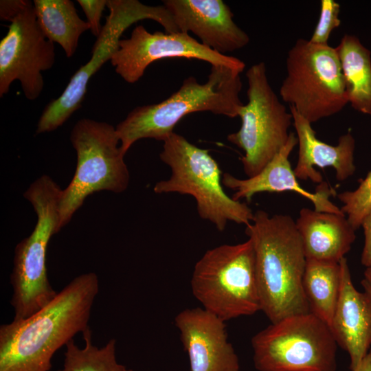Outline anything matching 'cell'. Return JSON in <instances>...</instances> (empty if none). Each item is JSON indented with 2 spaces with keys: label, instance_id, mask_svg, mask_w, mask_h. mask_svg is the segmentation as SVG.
I'll return each instance as SVG.
<instances>
[{
  "label": "cell",
  "instance_id": "ba28073f",
  "mask_svg": "<svg viewBox=\"0 0 371 371\" xmlns=\"http://www.w3.org/2000/svg\"><path fill=\"white\" fill-rule=\"evenodd\" d=\"M280 95L313 124L340 112L348 103L335 47L300 38L288 52Z\"/></svg>",
  "mask_w": 371,
  "mask_h": 371
},
{
  "label": "cell",
  "instance_id": "7402d4cb",
  "mask_svg": "<svg viewBox=\"0 0 371 371\" xmlns=\"http://www.w3.org/2000/svg\"><path fill=\"white\" fill-rule=\"evenodd\" d=\"M341 285L339 262L306 259L302 286L310 312L330 326Z\"/></svg>",
  "mask_w": 371,
  "mask_h": 371
},
{
  "label": "cell",
  "instance_id": "4316f807",
  "mask_svg": "<svg viewBox=\"0 0 371 371\" xmlns=\"http://www.w3.org/2000/svg\"><path fill=\"white\" fill-rule=\"evenodd\" d=\"M361 227L363 229L365 241L361 262L366 267H368L371 266V210L364 218Z\"/></svg>",
  "mask_w": 371,
  "mask_h": 371
},
{
  "label": "cell",
  "instance_id": "5b68a950",
  "mask_svg": "<svg viewBox=\"0 0 371 371\" xmlns=\"http://www.w3.org/2000/svg\"><path fill=\"white\" fill-rule=\"evenodd\" d=\"M159 157L170 168L171 176L155 185V193L192 196L199 216L220 232L225 229L228 221L245 225L251 222L254 214L251 209L225 192L222 172L207 150L174 132L164 141Z\"/></svg>",
  "mask_w": 371,
  "mask_h": 371
},
{
  "label": "cell",
  "instance_id": "9a60e30c",
  "mask_svg": "<svg viewBox=\"0 0 371 371\" xmlns=\"http://www.w3.org/2000/svg\"><path fill=\"white\" fill-rule=\"evenodd\" d=\"M179 32H191L207 47L226 55L245 47L248 34L233 21L234 14L222 0H166Z\"/></svg>",
  "mask_w": 371,
  "mask_h": 371
},
{
  "label": "cell",
  "instance_id": "7c38bea8",
  "mask_svg": "<svg viewBox=\"0 0 371 371\" xmlns=\"http://www.w3.org/2000/svg\"><path fill=\"white\" fill-rule=\"evenodd\" d=\"M10 22L6 35L0 41V97L18 80L25 98L34 100L43 89L42 72L54 64V45L41 29L32 1L27 0Z\"/></svg>",
  "mask_w": 371,
  "mask_h": 371
},
{
  "label": "cell",
  "instance_id": "8992f818",
  "mask_svg": "<svg viewBox=\"0 0 371 371\" xmlns=\"http://www.w3.org/2000/svg\"><path fill=\"white\" fill-rule=\"evenodd\" d=\"M191 289L202 308L226 322L261 311L251 240L208 249L195 264Z\"/></svg>",
  "mask_w": 371,
  "mask_h": 371
},
{
  "label": "cell",
  "instance_id": "4fadbf2b",
  "mask_svg": "<svg viewBox=\"0 0 371 371\" xmlns=\"http://www.w3.org/2000/svg\"><path fill=\"white\" fill-rule=\"evenodd\" d=\"M170 58H194L211 65L227 66L243 71L245 63L240 59L221 54L197 41L186 32L150 33L137 25L131 37L121 39L111 63L115 72L128 83H135L153 62Z\"/></svg>",
  "mask_w": 371,
  "mask_h": 371
},
{
  "label": "cell",
  "instance_id": "603a6c76",
  "mask_svg": "<svg viewBox=\"0 0 371 371\" xmlns=\"http://www.w3.org/2000/svg\"><path fill=\"white\" fill-rule=\"evenodd\" d=\"M82 334L84 347H78L74 339L69 341L65 346L63 367L57 371H133L117 362L115 339L98 348L93 344L89 326Z\"/></svg>",
  "mask_w": 371,
  "mask_h": 371
},
{
  "label": "cell",
  "instance_id": "ffe728a7",
  "mask_svg": "<svg viewBox=\"0 0 371 371\" xmlns=\"http://www.w3.org/2000/svg\"><path fill=\"white\" fill-rule=\"evenodd\" d=\"M348 95L356 111L371 115V52L352 34H345L335 47Z\"/></svg>",
  "mask_w": 371,
  "mask_h": 371
},
{
  "label": "cell",
  "instance_id": "8fae6325",
  "mask_svg": "<svg viewBox=\"0 0 371 371\" xmlns=\"http://www.w3.org/2000/svg\"><path fill=\"white\" fill-rule=\"evenodd\" d=\"M246 77L248 102L238 113L241 126L227 135V140L244 151L240 158L243 170L252 177L286 144L293 116L272 89L263 62L249 67Z\"/></svg>",
  "mask_w": 371,
  "mask_h": 371
},
{
  "label": "cell",
  "instance_id": "52a82bcc",
  "mask_svg": "<svg viewBox=\"0 0 371 371\" xmlns=\"http://www.w3.org/2000/svg\"><path fill=\"white\" fill-rule=\"evenodd\" d=\"M70 140L76 152L77 165L71 181L62 190L60 229L69 223L88 196L103 190L122 192L130 181L115 127L82 118L73 127Z\"/></svg>",
  "mask_w": 371,
  "mask_h": 371
},
{
  "label": "cell",
  "instance_id": "277c9868",
  "mask_svg": "<svg viewBox=\"0 0 371 371\" xmlns=\"http://www.w3.org/2000/svg\"><path fill=\"white\" fill-rule=\"evenodd\" d=\"M62 190L51 177L43 175L23 194L32 205L37 221L30 235L20 241L14 249L10 275L14 319L31 316L57 294L48 280L46 258L50 238L60 230Z\"/></svg>",
  "mask_w": 371,
  "mask_h": 371
},
{
  "label": "cell",
  "instance_id": "83f0119b",
  "mask_svg": "<svg viewBox=\"0 0 371 371\" xmlns=\"http://www.w3.org/2000/svg\"><path fill=\"white\" fill-rule=\"evenodd\" d=\"M27 0H1V19L10 21L23 8Z\"/></svg>",
  "mask_w": 371,
  "mask_h": 371
},
{
  "label": "cell",
  "instance_id": "e0dca14e",
  "mask_svg": "<svg viewBox=\"0 0 371 371\" xmlns=\"http://www.w3.org/2000/svg\"><path fill=\"white\" fill-rule=\"evenodd\" d=\"M339 264L340 291L330 328L337 344L348 353L354 371L371 346V297L355 289L346 257Z\"/></svg>",
  "mask_w": 371,
  "mask_h": 371
},
{
  "label": "cell",
  "instance_id": "6da1fadb",
  "mask_svg": "<svg viewBox=\"0 0 371 371\" xmlns=\"http://www.w3.org/2000/svg\"><path fill=\"white\" fill-rule=\"evenodd\" d=\"M96 273L74 278L43 308L0 326V371H49L55 352L89 327Z\"/></svg>",
  "mask_w": 371,
  "mask_h": 371
},
{
  "label": "cell",
  "instance_id": "4dcf8cb0",
  "mask_svg": "<svg viewBox=\"0 0 371 371\" xmlns=\"http://www.w3.org/2000/svg\"><path fill=\"white\" fill-rule=\"evenodd\" d=\"M364 279L371 284V266L366 267L364 271Z\"/></svg>",
  "mask_w": 371,
  "mask_h": 371
},
{
  "label": "cell",
  "instance_id": "cb8c5ba5",
  "mask_svg": "<svg viewBox=\"0 0 371 371\" xmlns=\"http://www.w3.org/2000/svg\"><path fill=\"white\" fill-rule=\"evenodd\" d=\"M337 197L343 203L341 210L350 224L355 231L359 229L371 210V170L355 190L343 192Z\"/></svg>",
  "mask_w": 371,
  "mask_h": 371
},
{
  "label": "cell",
  "instance_id": "3957f363",
  "mask_svg": "<svg viewBox=\"0 0 371 371\" xmlns=\"http://www.w3.org/2000/svg\"><path fill=\"white\" fill-rule=\"evenodd\" d=\"M242 71L224 65H212L207 80L199 83L193 76L167 99L133 109L115 127L120 147L126 154L137 140L164 141L186 115L210 111L231 118L238 116L243 106L240 99Z\"/></svg>",
  "mask_w": 371,
  "mask_h": 371
},
{
  "label": "cell",
  "instance_id": "ac0fdd59",
  "mask_svg": "<svg viewBox=\"0 0 371 371\" xmlns=\"http://www.w3.org/2000/svg\"><path fill=\"white\" fill-rule=\"evenodd\" d=\"M293 124L296 131L299 153L297 163L293 171L298 179L311 180L316 183L323 182L321 168L330 166L335 170L336 179L343 181L354 175L355 140L350 131L341 135L336 146L328 144L316 137L311 123L289 106Z\"/></svg>",
  "mask_w": 371,
  "mask_h": 371
},
{
  "label": "cell",
  "instance_id": "44dd1931",
  "mask_svg": "<svg viewBox=\"0 0 371 371\" xmlns=\"http://www.w3.org/2000/svg\"><path fill=\"white\" fill-rule=\"evenodd\" d=\"M35 14L46 38L60 45L67 58L76 53L82 33L89 30L70 0H34Z\"/></svg>",
  "mask_w": 371,
  "mask_h": 371
},
{
  "label": "cell",
  "instance_id": "f1b7e54d",
  "mask_svg": "<svg viewBox=\"0 0 371 371\" xmlns=\"http://www.w3.org/2000/svg\"><path fill=\"white\" fill-rule=\"evenodd\" d=\"M354 371H371V349Z\"/></svg>",
  "mask_w": 371,
  "mask_h": 371
},
{
  "label": "cell",
  "instance_id": "5bb4252c",
  "mask_svg": "<svg viewBox=\"0 0 371 371\" xmlns=\"http://www.w3.org/2000/svg\"><path fill=\"white\" fill-rule=\"evenodd\" d=\"M225 322L203 308H186L176 315L191 371H240Z\"/></svg>",
  "mask_w": 371,
  "mask_h": 371
},
{
  "label": "cell",
  "instance_id": "f546056e",
  "mask_svg": "<svg viewBox=\"0 0 371 371\" xmlns=\"http://www.w3.org/2000/svg\"><path fill=\"white\" fill-rule=\"evenodd\" d=\"M361 284L364 289V291L367 292L371 297V284L364 278L361 280Z\"/></svg>",
  "mask_w": 371,
  "mask_h": 371
},
{
  "label": "cell",
  "instance_id": "484cf974",
  "mask_svg": "<svg viewBox=\"0 0 371 371\" xmlns=\"http://www.w3.org/2000/svg\"><path fill=\"white\" fill-rule=\"evenodd\" d=\"M77 1L87 17L89 30L94 36L98 38L103 27L100 24V19L108 0H78Z\"/></svg>",
  "mask_w": 371,
  "mask_h": 371
},
{
  "label": "cell",
  "instance_id": "d4e9b609",
  "mask_svg": "<svg viewBox=\"0 0 371 371\" xmlns=\"http://www.w3.org/2000/svg\"><path fill=\"white\" fill-rule=\"evenodd\" d=\"M339 12V3L334 0H322L319 18L308 40L317 45H328L331 32L341 25Z\"/></svg>",
  "mask_w": 371,
  "mask_h": 371
},
{
  "label": "cell",
  "instance_id": "d6986e66",
  "mask_svg": "<svg viewBox=\"0 0 371 371\" xmlns=\"http://www.w3.org/2000/svg\"><path fill=\"white\" fill-rule=\"evenodd\" d=\"M306 259L339 262L356 235L345 214L304 207L295 221Z\"/></svg>",
  "mask_w": 371,
  "mask_h": 371
},
{
  "label": "cell",
  "instance_id": "7a4b0ae2",
  "mask_svg": "<svg viewBox=\"0 0 371 371\" xmlns=\"http://www.w3.org/2000/svg\"><path fill=\"white\" fill-rule=\"evenodd\" d=\"M245 234L253 243L261 311L267 318L274 323L311 313L302 286L306 258L295 221L260 210Z\"/></svg>",
  "mask_w": 371,
  "mask_h": 371
},
{
  "label": "cell",
  "instance_id": "30bf717a",
  "mask_svg": "<svg viewBox=\"0 0 371 371\" xmlns=\"http://www.w3.org/2000/svg\"><path fill=\"white\" fill-rule=\"evenodd\" d=\"M109 14L91 50L89 60L72 76L62 94L50 102L37 124L36 134L50 132L62 126L81 107L91 78L118 49L121 36L131 25L144 19L159 23L166 33L178 32L168 9L150 6L137 0H108Z\"/></svg>",
  "mask_w": 371,
  "mask_h": 371
},
{
  "label": "cell",
  "instance_id": "2e32d148",
  "mask_svg": "<svg viewBox=\"0 0 371 371\" xmlns=\"http://www.w3.org/2000/svg\"><path fill=\"white\" fill-rule=\"evenodd\" d=\"M297 144L296 135L291 132L286 144L260 172L247 179H238L224 173L222 184L234 192L232 198L235 201L245 199L249 202L257 193L289 191L309 200L316 211L344 214L341 208L330 201V197L336 196L337 193L326 182L318 184L314 192L303 188L299 183L289 160Z\"/></svg>",
  "mask_w": 371,
  "mask_h": 371
},
{
  "label": "cell",
  "instance_id": "9c48e42d",
  "mask_svg": "<svg viewBox=\"0 0 371 371\" xmlns=\"http://www.w3.org/2000/svg\"><path fill=\"white\" fill-rule=\"evenodd\" d=\"M258 371H335L337 343L330 327L311 313L271 323L251 339Z\"/></svg>",
  "mask_w": 371,
  "mask_h": 371
}]
</instances>
